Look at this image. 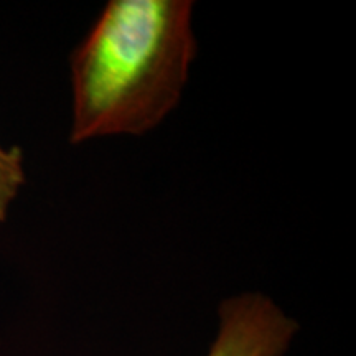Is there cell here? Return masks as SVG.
<instances>
[{"label":"cell","instance_id":"cell-3","mask_svg":"<svg viewBox=\"0 0 356 356\" xmlns=\"http://www.w3.org/2000/svg\"><path fill=\"white\" fill-rule=\"evenodd\" d=\"M25 184L24 154L19 147L0 145V222L8 216V210Z\"/></svg>","mask_w":356,"mask_h":356},{"label":"cell","instance_id":"cell-2","mask_svg":"<svg viewBox=\"0 0 356 356\" xmlns=\"http://www.w3.org/2000/svg\"><path fill=\"white\" fill-rule=\"evenodd\" d=\"M299 323L270 297L244 292L218 309V330L207 356H284Z\"/></svg>","mask_w":356,"mask_h":356},{"label":"cell","instance_id":"cell-1","mask_svg":"<svg viewBox=\"0 0 356 356\" xmlns=\"http://www.w3.org/2000/svg\"><path fill=\"white\" fill-rule=\"evenodd\" d=\"M198 51L190 0H111L70 60L71 144L154 131Z\"/></svg>","mask_w":356,"mask_h":356}]
</instances>
